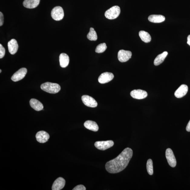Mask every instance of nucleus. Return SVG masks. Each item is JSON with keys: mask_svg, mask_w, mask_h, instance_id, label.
Wrapping results in <instances>:
<instances>
[{"mask_svg": "<svg viewBox=\"0 0 190 190\" xmlns=\"http://www.w3.org/2000/svg\"><path fill=\"white\" fill-rule=\"evenodd\" d=\"M133 155V151L131 148L125 149L116 158L106 163V169L111 174L117 173L122 171L128 165Z\"/></svg>", "mask_w": 190, "mask_h": 190, "instance_id": "f257e3e1", "label": "nucleus"}, {"mask_svg": "<svg viewBox=\"0 0 190 190\" xmlns=\"http://www.w3.org/2000/svg\"><path fill=\"white\" fill-rule=\"evenodd\" d=\"M41 88L45 92L51 94L57 93L61 90V87L59 84L50 82L42 84L41 86Z\"/></svg>", "mask_w": 190, "mask_h": 190, "instance_id": "f03ea898", "label": "nucleus"}, {"mask_svg": "<svg viewBox=\"0 0 190 190\" xmlns=\"http://www.w3.org/2000/svg\"><path fill=\"white\" fill-rule=\"evenodd\" d=\"M120 13V9L119 6H114L110 8L105 12L106 17L109 19H114L117 18Z\"/></svg>", "mask_w": 190, "mask_h": 190, "instance_id": "7ed1b4c3", "label": "nucleus"}, {"mask_svg": "<svg viewBox=\"0 0 190 190\" xmlns=\"http://www.w3.org/2000/svg\"><path fill=\"white\" fill-rule=\"evenodd\" d=\"M51 16L52 18L56 21L62 20L64 16L63 8L59 6L54 8L51 11Z\"/></svg>", "mask_w": 190, "mask_h": 190, "instance_id": "20e7f679", "label": "nucleus"}, {"mask_svg": "<svg viewBox=\"0 0 190 190\" xmlns=\"http://www.w3.org/2000/svg\"><path fill=\"white\" fill-rule=\"evenodd\" d=\"M114 142L111 140L107 141H97L95 142L94 146L98 149L105 150L112 147Z\"/></svg>", "mask_w": 190, "mask_h": 190, "instance_id": "39448f33", "label": "nucleus"}, {"mask_svg": "<svg viewBox=\"0 0 190 190\" xmlns=\"http://www.w3.org/2000/svg\"><path fill=\"white\" fill-rule=\"evenodd\" d=\"M165 156L170 166L172 168L175 167L176 165V160L173 152L171 149L168 148L166 150Z\"/></svg>", "mask_w": 190, "mask_h": 190, "instance_id": "423d86ee", "label": "nucleus"}, {"mask_svg": "<svg viewBox=\"0 0 190 190\" xmlns=\"http://www.w3.org/2000/svg\"><path fill=\"white\" fill-rule=\"evenodd\" d=\"M132 55V54L130 51L120 50L118 53V59L120 62H126L130 59Z\"/></svg>", "mask_w": 190, "mask_h": 190, "instance_id": "0eeeda50", "label": "nucleus"}, {"mask_svg": "<svg viewBox=\"0 0 190 190\" xmlns=\"http://www.w3.org/2000/svg\"><path fill=\"white\" fill-rule=\"evenodd\" d=\"M82 101L86 106L90 107H96L98 105L96 101L92 97L88 95H84L81 98Z\"/></svg>", "mask_w": 190, "mask_h": 190, "instance_id": "6e6552de", "label": "nucleus"}, {"mask_svg": "<svg viewBox=\"0 0 190 190\" xmlns=\"http://www.w3.org/2000/svg\"><path fill=\"white\" fill-rule=\"evenodd\" d=\"M27 72V69L25 68L19 69L12 75L11 79L14 82H17L21 80L24 78Z\"/></svg>", "mask_w": 190, "mask_h": 190, "instance_id": "1a4fd4ad", "label": "nucleus"}, {"mask_svg": "<svg viewBox=\"0 0 190 190\" xmlns=\"http://www.w3.org/2000/svg\"><path fill=\"white\" fill-rule=\"evenodd\" d=\"M130 95L133 98L137 99H142L146 98L148 96L147 93L141 90H135L132 91Z\"/></svg>", "mask_w": 190, "mask_h": 190, "instance_id": "9d476101", "label": "nucleus"}, {"mask_svg": "<svg viewBox=\"0 0 190 190\" xmlns=\"http://www.w3.org/2000/svg\"><path fill=\"white\" fill-rule=\"evenodd\" d=\"M114 77V75L112 73L107 72L103 73L99 77L98 81L100 84L107 83L111 81Z\"/></svg>", "mask_w": 190, "mask_h": 190, "instance_id": "9b49d317", "label": "nucleus"}, {"mask_svg": "<svg viewBox=\"0 0 190 190\" xmlns=\"http://www.w3.org/2000/svg\"><path fill=\"white\" fill-rule=\"evenodd\" d=\"M36 137L37 141L40 143H45L48 141L50 136L46 132L41 131L36 133Z\"/></svg>", "mask_w": 190, "mask_h": 190, "instance_id": "f8f14e48", "label": "nucleus"}, {"mask_svg": "<svg viewBox=\"0 0 190 190\" xmlns=\"http://www.w3.org/2000/svg\"><path fill=\"white\" fill-rule=\"evenodd\" d=\"M188 91V87L185 85H181L175 92V96L176 98H180L185 96Z\"/></svg>", "mask_w": 190, "mask_h": 190, "instance_id": "ddd939ff", "label": "nucleus"}, {"mask_svg": "<svg viewBox=\"0 0 190 190\" xmlns=\"http://www.w3.org/2000/svg\"><path fill=\"white\" fill-rule=\"evenodd\" d=\"M66 181L64 179L60 177L54 182L52 187V190H60L63 189L65 185Z\"/></svg>", "mask_w": 190, "mask_h": 190, "instance_id": "4468645a", "label": "nucleus"}, {"mask_svg": "<svg viewBox=\"0 0 190 190\" xmlns=\"http://www.w3.org/2000/svg\"><path fill=\"white\" fill-rule=\"evenodd\" d=\"M8 48L9 53L12 55L16 54L18 51V45L16 40L12 39L8 43Z\"/></svg>", "mask_w": 190, "mask_h": 190, "instance_id": "2eb2a0df", "label": "nucleus"}, {"mask_svg": "<svg viewBox=\"0 0 190 190\" xmlns=\"http://www.w3.org/2000/svg\"><path fill=\"white\" fill-rule=\"evenodd\" d=\"M60 66L62 68H65L68 66L70 62V58L67 54L62 53L59 57Z\"/></svg>", "mask_w": 190, "mask_h": 190, "instance_id": "dca6fc26", "label": "nucleus"}, {"mask_svg": "<svg viewBox=\"0 0 190 190\" xmlns=\"http://www.w3.org/2000/svg\"><path fill=\"white\" fill-rule=\"evenodd\" d=\"M30 104L31 107L36 111H40L44 109L42 103L35 99H31L30 101Z\"/></svg>", "mask_w": 190, "mask_h": 190, "instance_id": "f3484780", "label": "nucleus"}, {"mask_svg": "<svg viewBox=\"0 0 190 190\" xmlns=\"http://www.w3.org/2000/svg\"><path fill=\"white\" fill-rule=\"evenodd\" d=\"M40 0H25L23 3V6L28 8H34L38 5Z\"/></svg>", "mask_w": 190, "mask_h": 190, "instance_id": "a211bd4d", "label": "nucleus"}, {"mask_svg": "<svg viewBox=\"0 0 190 190\" xmlns=\"http://www.w3.org/2000/svg\"><path fill=\"white\" fill-rule=\"evenodd\" d=\"M84 126L86 129L94 132L98 130L99 127L96 122L91 120H87L84 123Z\"/></svg>", "mask_w": 190, "mask_h": 190, "instance_id": "6ab92c4d", "label": "nucleus"}, {"mask_svg": "<svg viewBox=\"0 0 190 190\" xmlns=\"http://www.w3.org/2000/svg\"><path fill=\"white\" fill-rule=\"evenodd\" d=\"M148 20L151 22L160 23L165 21V17L161 15H151L149 17Z\"/></svg>", "mask_w": 190, "mask_h": 190, "instance_id": "aec40b11", "label": "nucleus"}, {"mask_svg": "<svg viewBox=\"0 0 190 190\" xmlns=\"http://www.w3.org/2000/svg\"><path fill=\"white\" fill-rule=\"evenodd\" d=\"M168 54V53L167 51H164L163 53L157 56L154 60L155 65L158 66L162 63Z\"/></svg>", "mask_w": 190, "mask_h": 190, "instance_id": "412c9836", "label": "nucleus"}, {"mask_svg": "<svg viewBox=\"0 0 190 190\" xmlns=\"http://www.w3.org/2000/svg\"><path fill=\"white\" fill-rule=\"evenodd\" d=\"M139 35L142 40L144 42L146 43L149 42L152 39L150 34L148 32L145 31H139Z\"/></svg>", "mask_w": 190, "mask_h": 190, "instance_id": "4be33fe9", "label": "nucleus"}, {"mask_svg": "<svg viewBox=\"0 0 190 190\" xmlns=\"http://www.w3.org/2000/svg\"><path fill=\"white\" fill-rule=\"evenodd\" d=\"M87 38L90 41H96L98 39L97 34L93 28H90L89 33L87 34Z\"/></svg>", "mask_w": 190, "mask_h": 190, "instance_id": "5701e85b", "label": "nucleus"}, {"mask_svg": "<svg viewBox=\"0 0 190 190\" xmlns=\"http://www.w3.org/2000/svg\"><path fill=\"white\" fill-rule=\"evenodd\" d=\"M146 168L148 173L150 175H152L154 172H153V162L152 159H149L147 162Z\"/></svg>", "mask_w": 190, "mask_h": 190, "instance_id": "b1692460", "label": "nucleus"}, {"mask_svg": "<svg viewBox=\"0 0 190 190\" xmlns=\"http://www.w3.org/2000/svg\"><path fill=\"white\" fill-rule=\"evenodd\" d=\"M107 48L106 44L105 43H103V44H99L97 47L95 51L97 53H102L106 50Z\"/></svg>", "mask_w": 190, "mask_h": 190, "instance_id": "393cba45", "label": "nucleus"}, {"mask_svg": "<svg viewBox=\"0 0 190 190\" xmlns=\"http://www.w3.org/2000/svg\"><path fill=\"white\" fill-rule=\"evenodd\" d=\"M5 51L2 44H0V59L3 58L5 55Z\"/></svg>", "mask_w": 190, "mask_h": 190, "instance_id": "a878e982", "label": "nucleus"}, {"mask_svg": "<svg viewBox=\"0 0 190 190\" xmlns=\"http://www.w3.org/2000/svg\"><path fill=\"white\" fill-rule=\"evenodd\" d=\"M73 190H86V187L83 185H79L74 188Z\"/></svg>", "mask_w": 190, "mask_h": 190, "instance_id": "bb28decb", "label": "nucleus"}, {"mask_svg": "<svg viewBox=\"0 0 190 190\" xmlns=\"http://www.w3.org/2000/svg\"><path fill=\"white\" fill-rule=\"evenodd\" d=\"M4 21L3 15L2 12H0V26H2L3 25Z\"/></svg>", "mask_w": 190, "mask_h": 190, "instance_id": "cd10ccee", "label": "nucleus"}, {"mask_svg": "<svg viewBox=\"0 0 190 190\" xmlns=\"http://www.w3.org/2000/svg\"><path fill=\"white\" fill-rule=\"evenodd\" d=\"M186 129L187 131L189 132H190V120L189 122H188V124L187 125L186 128Z\"/></svg>", "mask_w": 190, "mask_h": 190, "instance_id": "c85d7f7f", "label": "nucleus"}, {"mask_svg": "<svg viewBox=\"0 0 190 190\" xmlns=\"http://www.w3.org/2000/svg\"><path fill=\"white\" fill-rule=\"evenodd\" d=\"M187 43L190 46V35L188 36Z\"/></svg>", "mask_w": 190, "mask_h": 190, "instance_id": "c756f323", "label": "nucleus"}, {"mask_svg": "<svg viewBox=\"0 0 190 190\" xmlns=\"http://www.w3.org/2000/svg\"><path fill=\"white\" fill-rule=\"evenodd\" d=\"M1 72H2V70H0V73H1Z\"/></svg>", "mask_w": 190, "mask_h": 190, "instance_id": "7c9ffc66", "label": "nucleus"}]
</instances>
